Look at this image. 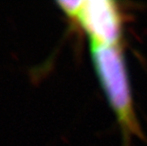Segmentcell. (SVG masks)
Returning a JSON list of instances; mask_svg holds the SVG:
<instances>
[{
	"label": "cell",
	"mask_w": 147,
	"mask_h": 146,
	"mask_svg": "<svg viewBox=\"0 0 147 146\" xmlns=\"http://www.w3.org/2000/svg\"><path fill=\"white\" fill-rule=\"evenodd\" d=\"M90 54L96 75L121 131L127 137L131 134L142 137L121 46H105L90 42Z\"/></svg>",
	"instance_id": "cell-1"
},
{
	"label": "cell",
	"mask_w": 147,
	"mask_h": 146,
	"mask_svg": "<svg viewBox=\"0 0 147 146\" xmlns=\"http://www.w3.org/2000/svg\"><path fill=\"white\" fill-rule=\"evenodd\" d=\"M75 22L87 34L89 42L105 46H121L123 19L117 2L84 0Z\"/></svg>",
	"instance_id": "cell-2"
},
{
	"label": "cell",
	"mask_w": 147,
	"mask_h": 146,
	"mask_svg": "<svg viewBox=\"0 0 147 146\" xmlns=\"http://www.w3.org/2000/svg\"><path fill=\"white\" fill-rule=\"evenodd\" d=\"M57 5L60 10L69 18L75 22L79 12L82 9L84 0H69V1H57Z\"/></svg>",
	"instance_id": "cell-3"
}]
</instances>
